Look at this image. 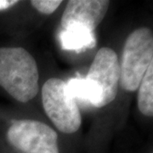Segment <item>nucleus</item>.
Returning a JSON list of instances; mask_svg holds the SVG:
<instances>
[{
  "mask_svg": "<svg viewBox=\"0 0 153 153\" xmlns=\"http://www.w3.org/2000/svg\"><path fill=\"white\" fill-rule=\"evenodd\" d=\"M37 62L21 47L0 48V86L16 100L27 103L39 90Z\"/></svg>",
  "mask_w": 153,
  "mask_h": 153,
  "instance_id": "1",
  "label": "nucleus"
},
{
  "mask_svg": "<svg viewBox=\"0 0 153 153\" xmlns=\"http://www.w3.org/2000/svg\"><path fill=\"white\" fill-rule=\"evenodd\" d=\"M153 62L152 30L141 27L134 30L126 39L123 49L119 85L128 92L138 89L148 67Z\"/></svg>",
  "mask_w": 153,
  "mask_h": 153,
  "instance_id": "2",
  "label": "nucleus"
},
{
  "mask_svg": "<svg viewBox=\"0 0 153 153\" xmlns=\"http://www.w3.org/2000/svg\"><path fill=\"white\" fill-rule=\"evenodd\" d=\"M84 78L88 88L89 103L93 106L100 108L112 102L117 96L120 80L117 53L107 47L99 49Z\"/></svg>",
  "mask_w": 153,
  "mask_h": 153,
  "instance_id": "3",
  "label": "nucleus"
},
{
  "mask_svg": "<svg viewBox=\"0 0 153 153\" xmlns=\"http://www.w3.org/2000/svg\"><path fill=\"white\" fill-rule=\"evenodd\" d=\"M42 101L45 113L62 133L76 132L82 123L80 110L72 98L66 82L60 78H49L42 88Z\"/></svg>",
  "mask_w": 153,
  "mask_h": 153,
  "instance_id": "4",
  "label": "nucleus"
},
{
  "mask_svg": "<svg viewBox=\"0 0 153 153\" xmlns=\"http://www.w3.org/2000/svg\"><path fill=\"white\" fill-rule=\"evenodd\" d=\"M7 140L22 153H60L57 133L40 121H14L7 131Z\"/></svg>",
  "mask_w": 153,
  "mask_h": 153,
  "instance_id": "5",
  "label": "nucleus"
},
{
  "mask_svg": "<svg viewBox=\"0 0 153 153\" xmlns=\"http://www.w3.org/2000/svg\"><path fill=\"white\" fill-rule=\"evenodd\" d=\"M110 2L106 0H71L61 17V28L81 27L94 33L106 15Z\"/></svg>",
  "mask_w": 153,
  "mask_h": 153,
  "instance_id": "6",
  "label": "nucleus"
},
{
  "mask_svg": "<svg viewBox=\"0 0 153 153\" xmlns=\"http://www.w3.org/2000/svg\"><path fill=\"white\" fill-rule=\"evenodd\" d=\"M62 49L80 52L92 49L96 44L94 33L81 27H68L60 33Z\"/></svg>",
  "mask_w": 153,
  "mask_h": 153,
  "instance_id": "7",
  "label": "nucleus"
},
{
  "mask_svg": "<svg viewBox=\"0 0 153 153\" xmlns=\"http://www.w3.org/2000/svg\"><path fill=\"white\" fill-rule=\"evenodd\" d=\"M138 108L146 117L153 116V62L148 67L138 88Z\"/></svg>",
  "mask_w": 153,
  "mask_h": 153,
  "instance_id": "8",
  "label": "nucleus"
},
{
  "mask_svg": "<svg viewBox=\"0 0 153 153\" xmlns=\"http://www.w3.org/2000/svg\"><path fill=\"white\" fill-rule=\"evenodd\" d=\"M67 89L74 100L89 103V93L85 78L73 77L66 82Z\"/></svg>",
  "mask_w": 153,
  "mask_h": 153,
  "instance_id": "9",
  "label": "nucleus"
},
{
  "mask_svg": "<svg viewBox=\"0 0 153 153\" xmlns=\"http://www.w3.org/2000/svg\"><path fill=\"white\" fill-rule=\"evenodd\" d=\"M62 2L60 0H33L31 4L40 13L51 15L54 13Z\"/></svg>",
  "mask_w": 153,
  "mask_h": 153,
  "instance_id": "10",
  "label": "nucleus"
},
{
  "mask_svg": "<svg viewBox=\"0 0 153 153\" xmlns=\"http://www.w3.org/2000/svg\"><path fill=\"white\" fill-rule=\"evenodd\" d=\"M19 1L16 0H0V10H5L16 5Z\"/></svg>",
  "mask_w": 153,
  "mask_h": 153,
  "instance_id": "11",
  "label": "nucleus"
}]
</instances>
